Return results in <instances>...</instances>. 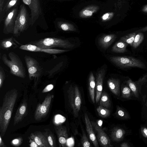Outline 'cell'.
<instances>
[{"label": "cell", "instance_id": "cell-28", "mask_svg": "<svg viewBox=\"0 0 147 147\" xmlns=\"http://www.w3.org/2000/svg\"><path fill=\"white\" fill-rule=\"evenodd\" d=\"M19 0H8L3 7L1 12L0 13V22L3 20L4 16L6 12L11 7L16 5Z\"/></svg>", "mask_w": 147, "mask_h": 147}, {"label": "cell", "instance_id": "cell-31", "mask_svg": "<svg viewBox=\"0 0 147 147\" xmlns=\"http://www.w3.org/2000/svg\"><path fill=\"white\" fill-rule=\"evenodd\" d=\"M58 27L65 31H75L76 29L72 24L67 22H59L57 23Z\"/></svg>", "mask_w": 147, "mask_h": 147}, {"label": "cell", "instance_id": "cell-7", "mask_svg": "<svg viewBox=\"0 0 147 147\" xmlns=\"http://www.w3.org/2000/svg\"><path fill=\"white\" fill-rule=\"evenodd\" d=\"M68 102L74 116H78L82 103V97L78 87L71 86L67 91Z\"/></svg>", "mask_w": 147, "mask_h": 147}, {"label": "cell", "instance_id": "cell-17", "mask_svg": "<svg viewBox=\"0 0 147 147\" xmlns=\"http://www.w3.org/2000/svg\"><path fill=\"white\" fill-rule=\"evenodd\" d=\"M34 141L39 147H50L47 140L43 133L36 131L31 133L29 137Z\"/></svg>", "mask_w": 147, "mask_h": 147}, {"label": "cell", "instance_id": "cell-25", "mask_svg": "<svg viewBox=\"0 0 147 147\" xmlns=\"http://www.w3.org/2000/svg\"><path fill=\"white\" fill-rule=\"evenodd\" d=\"M116 118L123 120H128L131 118L130 115L127 110L123 107L117 105L114 114Z\"/></svg>", "mask_w": 147, "mask_h": 147}, {"label": "cell", "instance_id": "cell-6", "mask_svg": "<svg viewBox=\"0 0 147 147\" xmlns=\"http://www.w3.org/2000/svg\"><path fill=\"white\" fill-rule=\"evenodd\" d=\"M111 61L122 68L137 67L142 69L146 68L145 64L136 58L127 56H113L110 57Z\"/></svg>", "mask_w": 147, "mask_h": 147}, {"label": "cell", "instance_id": "cell-20", "mask_svg": "<svg viewBox=\"0 0 147 147\" xmlns=\"http://www.w3.org/2000/svg\"><path fill=\"white\" fill-rule=\"evenodd\" d=\"M121 81L117 78H111L107 81L109 88L116 96L120 97L121 94Z\"/></svg>", "mask_w": 147, "mask_h": 147}, {"label": "cell", "instance_id": "cell-36", "mask_svg": "<svg viewBox=\"0 0 147 147\" xmlns=\"http://www.w3.org/2000/svg\"><path fill=\"white\" fill-rule=\"evenodd\" d=\"M99 115L102 118H106L109 116L110 112L108 109L99 105L96 109Z\"/></svg>", "mask_w": 147, "mask_h": 147}, {"label": "cell", "instance_id": "cell-32", "mask_svg": "<svg viewBox=\"0 0 147 147\" xmlns=\"http://www.w3.org/2000/svg\"><path fill=\"white\" fill-rule=\"evenodd\" d=\"M140 138L147 144V125L146 124L140 125L139 129Z\"/></svg>", "mask_w": 147, "mask_h": 147}, {"label": "cell", "instance_id": "cell-10", "mask_svg": "<svg viewBox=\"0 0 147 147\" xmlns=\"http://www.w3.org/2000/svg\"><path fill=\"white\" fill-rule=\"evenodd\" d=\"M18 7L11 9L5 17L4 22L3 33L5 34L13 33L18 12Z\"/></svg>", "mask_w": 147, "mask_h": 147}, {"label": "cell", "instance_id": "cell-44", "mask_svg": "<svg viewBox=\"0 0 147 147\" xmlns=\"http://www.w3.org/2000/svg\"><path fill=\"white\" fill-rule=\"evenodd\" d=\"M5 0H0V13H1L3 7Z\"/></svg>", "mask_w": 147, "mask_h": 147}, {"label": "cell", "instance_id": "cell-47", "mask_svg": "<svg viewBox=\"0 0 147 147\" xmlns=\"http://www.w3.org/2000/svg\"><path fill=\"white\" fill-rule=\"evenodd\" d=\"M142 11L143 12L147 13V5L144 6L142 9Z\"/></svg>", "mask_w": 147, "mask_h": 147}, {"label": "cell", "instance_id": "cell-15", "mask_svg": "<svg viewBox=\"0 0 147 147\" xmlns=\"http://www.w3.org/2000/svg\"><path fill=\"white\" fill-rule=\"evenodd\" d=\"M105 73L104 69L99 71L96 74L95 97V101L98 103L99 101L102 90L103 83Z\"/></svg>", "mask_w": 147, "mask_h": 147}, {"label": "cell", "instance_id": "cell-3", "mask_svg": "<svg viewBox=\"0 0 147 147\" xmlns=\"http://www.w3.org/2000/svg\"><path fill=\"white\" fill-rule=\"evenodd\" d=\"M124 82L131 89L136 100L143 102L147 96V76H144L135 82L129 79Z\"/></svg>", "mask_w": 147, "mask_h": 147}, {"label": "cell", "instance_id": "cell-45", "mask_svg": "<svg viewBox=\"0 0 147 147\" xmlns=\"http://www.w3.org/2000/svg\"><path fill=\"white\" fill-rule=\"evenodd\" d=\"M6 147V146L3 142L1 138V136L0 135V147Z\"/></svg>", "mask_w": 147, "mask_h": 147}, {"label": "cell", "instance_id": "cell-40", "mask_svg": "<svg viewBox=\"0 0 147 147\" xmlns=\"http://www.w3.org/2000/svg\"><path fill=\"white\" fill-rule=\"evenodd\" d=\"M23 140L21 137H18L13 140L11 142V144L15 146H19L21 145Z\"/></svg>", "mask_w": 147, "mask_h": 147}, {"label": "cell", "instance_id": "cell-42", "mask_svg": "<svg viewBox=\"0 0 147 147\" xmlns=\"http://www.w3.org/2000/svg\"><path fill=\"white\" fill-rule=\"evenodd\" d=\"M133 146V144L128 141L123 142L120 145V146L121 147H131Z\"/></svg>", "mask_w": 147, "mask_h": 147}, {"label": "cell", "instance_id": "cell-9", "mask_svg": "<svg viewBox=\"0 0 147 147\" xmlns=\"http://www.w3.org/2000/svg\"><path fill=\"white\" fill-rule=\"evenodd\" d=\"M52 97V95L48 94L43 102L37 105L34 114L36 120L40 121L47 115L49 112Z\"/></svg>", "mask_w": 147, "mask_h": 147}, {"label": "cell", "instance_id": "cell-1", "mask_svg": "<svg viewBox=\"0 0 147 147\" xmlns=\"http://www.w3.org/2000/svg\"><path fill=\"white\" fill-rule=\"evenodd\" d=\"M18 95L17 90L14 89L7 92L0 107V135L3 136L7 129Z\"/></svg>", "mask_w": 147, "mask_h": 147}, {"label": "cell", "instance_id": "cell-27", "mask_svg": "<svg viewBox=\"0 0 147 147\" xmlns=\"http://www.w3.org/2000/svg\"><path fill=\"white\" fill-rule=\"evenodd\" d=\"M128 45V44L120 40L113 46L111 51L114 53H123L126 51Z\"/></svg>", "mask_w": 147, "mask_h": 147}, {"label": "cell", "instance_id": "cell-22", "mask_svg": "<svg viewBox=\"0 0 147 147\" xmlns=\"http://www.w3.org/2000/svg\"><path fill=\"white\" fill-rule=\"evenodd\" d=\"M21 44L13 37H11L1 40L0 47L4 50L14 49L18 47Z\"/></svg>", "mask_w": 147, "mask_h": 147}, {"label": "cell", "instance_id": "cell-19", "mask_svg": "<svg viewBox=\"0 0 147 147\" xmlns=\"http://www.w3.org/2000/svg\"><path fill=\"white\" fill-rule=\"evenodd\" d=\"M84 118L87 132L89 138L95 147H98V143L93 130V126L86 113L84 114Z\"/></svg>", "mask_w": 147, "mask_h": 147}, {"label": "cell", "instance_id": "cell-37", "mask_svg": "<svg viewBox=\"0 0 147 147\" xmlns=\"http://www.w3.org/2000/svg\"><path fill=\"white\" fill-rule=\"evenodd\" d=\"M81 142L82 146L84 147L90 146V143L84 131H83V134L82 137Z\"/></svg>", "mask_w": 147, "mask_h": 147}, {"label": "cell", "instance_id": "cell-29", "mask_svg": "<svg viewBox=\"0 0 147 147\" xmlns=\"http://www.w3.org/2000/svg\"><path fill=\"white\" fill-rule=\"evenodd\" d=\"M100 105L108 109L111 106V102L109 96L105 92H102L100 102Z\"/></svg>", "mask_w": 147, "mask_h": 147}, {"label": "cell", "instance_id": "cell-4", "mask_svg": "<svg viewBox=\"0 0 147 147\" xmlns=\"http://www.w3.org/2000/svg\"><path fill=\"white\" fill-rule=\"evenodd\" d=\"M29 44L35 45L43 48L52 49L56 47L71 49L75 45L68 40L56 38H47L31 42Z\"/></svg>", "mask_w": 147, "mask_h": 147}, {"label": "cell", "instance_id": "cell-8", "mask_svg": "<svg viewBox=\"0 0 147 147\" xmlns=\"http://www.w3.org/2000/svg\"><path fill=\"white\" fill-rule=\"evenodd\" d=\"M30 80L34 79L36 84L42 73V68L36 60L30 56L26 55L24 57Z\"/></svg>", "mask_w": 147, "mask_h": 147}, {"label": "cell", "instance_id": "cell-38", "mask_svg": "<svg viewBox=\"0 0 147 147\" xmlns=\"http://www.w3.org/2000/svg\"><path fill=\"white\" fill-rule=\"evenodd\" d=\"M114 15V13L113 12L107 13L102 15L101 18L102 21H107L111 19L113 17Z\"/></svg>", "mask_w": 147, "mask_h": 147}, {"label": "cell", "instance_id": "cell-46", "mask_svg": "<svg viewBox=\"0 0 147 147\" xmlns=\"http://www.w3.org/2000/svg\"><path fill=\"white\" fill-rule=\"evenodd\" d=\"M147 31V26L140 29L137 31L139 32H144Z\"/></svg>", "mask_w": 147, "mask_h": 147}, {"label": "cell", "instance_id": "cell-43", "mask_svg": "<svg viewBox=\"0 0 147 147\" xmlns=\"http://www.w3.org/2000/svg\"><path fill=\"white\" fill-rule=\"evenodd\" d=\"M29 146L31 147H39L37 144L33 140L29 138Z\"/></svg>", "mask_w": 147, "mask_h": 147}, {"label": "cell", "instance_id": "cell-2", "mask_svg": "<svg viewBox=\"0 0 147 147\" xmlns=\"http://www.w3.org/2000/svg\"><path fill=\"white\" fill-rule=\"evenodd\" d=\"M8 59L5 53L2 56L1 59L4 64L10 69L13 75L23 78L26 77V71L23 63L19 57L13 52L8 54Z\"/></svg>", "mask_w": 147, "mask_h": 147}, {"label": "cell", "instance_id": "cell-39", "mask_svg": "<svg viewBox=\"0 0 147 147\" xmlns=\"http://www.w3.org/2000/svg\"><path fill=\"white\" fill-rule=\"evenodd\" d=\"M5 71L3 68L0 67V88L2 87L5 79Z\"/></svg>", "mask_w": 147, "mask_h": 147}, {"label": "cell", "instance_id": "cell-16", "mask_svg": "<svg viewBox=\"0 0 147 147\" xmlns=\"http://www.w3.org/2000/svg\"><path fill=\"white\" fill-rule=\"evenodd\" d=\"M54 128L58 137L59 146L62 147L67 146L68 135L66 127L59 125L55 126Z\"/></svg>", "mask_w": 147, "mask_h": 147}, {"label": "cell", "instance_id": "cell-34", "mask_svg": "<svg viewBox=\"0 0 147 147\" xmlns=\"http://www.w3.org/2000/svg\"><path fill=\"white\" fill-rule=\"evenodd\" d=\"M136 34L135 32L129 34L121 37L120 40L132 46Z\"/></svg>", "mask_w": 147, "mask_h": 147}, {"label": "cell", "instance_id": "cell-18", "mask_svg": "<svg viewBox=\"0 0 147 147\" xmlns=\"http://www.w3.org/2000/svg\"><path fill=\"white\" fill-rule=\"evenodd\" d=\"M27 103L24 100L20 105L16 112L13 121V125H15L21 121L27 113Z\"/></svg>", "mask_w": 147, "mask_h": 147}, {"label": "cell", "instance_id": "cell-11", "mask_svg": "<svg viewBox=\"0 0 147 147\" xmlns=\"http://www.w3.org/2000/svg\"><path fill=\"white\" fill-rule=\"evenodd\" d=\"M31 10V25L32 26L42 14L39 0H22Z\"/></svg>", "mask_w": 147, "mask_h": 147}, {"label": "cell", "instance_id": "cell-35", "mask_svg": "<svg viewBox=\"0 0 147 147\" xmlns=\"http://www.w3.org/2000/svg\"><path fill=\"white\" fill-rule=\"evenodd\" d=\"M144 37L142 32L138 33L135 37L132 47L135 49L137 48L143 40Z\"/></svg>", "mask_w": 147, "mask_h": 147}, {"label": "cell", "instance_id": "cell-13", "mask_svg": "<svg viewBox=\"0 0 147 147\" xmlns=\"http://www.w3.org/2000/svg\"><path fill=\"white\" fill-rule=\"evenodd\" d=\"M19 49L22 50L30 51L43 52L49 54H59L67 52L69 51V50L43 48L29 44L21 45Z\"/></svg>", "mask_w": 147, "mask_h": 147}, {"label": "cell", "instance_id": "cell-12", "mask_svg": "<svg viewBox=\"0 0 147 147\" xmlns=\"http://www.w3.org/2000/svg\"><path fill=\"white\" fill-rule=\"evenodd\" d=\"M132 130L125 126H117L112 130L110 137L114 142H119L122 141L126 136L131 135Z\"/></svg>", "mask_w": 147, "mask_h": 147}, {"label": "cell", "instance_id": "cell-14", "mask_svg": "<svg viewBox=\"0 0 147 147\" xmlns=\"http://www.w3.org/2000/svg\"><path fill=\"white\" fill-rule=\"evenodd\" d=\"M91 122L96 132L98 141L101 146L104 147L113 146L110 138L102 129L95 122L92 121Z\"/></svg>", "mask_w": 147, "mask_h": 147}, {"label": "cell", "instance_id": "cell-5", "mask_svg": "<svg viewBox=\"0 0 147 147\" xmlns=\"http://www.w3.org/2000/svg\"><path fill=\"white\" fill-rule=\"evenodd\" d=\"M30 25L31 19L25 6L22 4L20 6L19 13L17 16L14 27L13 34L18 37L26 30Z\"/></svg>", "mask_w": 147, "mask_h": 147}, {"label": "cell", "instance_id": "cell-21", "mask_svg": "<svg viewBox=\"0 0 147 147\" xmlns=\"http://www.w3.org/2000/svg\"><path fill=\"white\" fill-rule=\"evenodd\" d=\"M117 37V36L114 34L104 35L99 38L98 43L102 48L107 49L115 41Z\"/></svg>", "mask_w": 147, "mask_h": 147}, {"label": "cell", "instance_id": "cell-24", "mask_svg": "<svg viewBox=\"0 0 147 147\" xmlns=\"http://www.w3.org/2000/svg\"><path fill=\"white\" fill-rule=\"evenodd\" d=\"M99 9V6L95 5L88 6L82 10L79 13V16L82 18H89L96 12Z\"/></svg>", "mask_w": 147, "mask_h": 147}, {"label": "cell", "instance_id": "cell-33", "mask_svg": "<svg viewBox=\"0 0 147 147\" xmlns=\"http://www.w3.org/2000/svg\"><path fill=\"white\" fill-rule=\"evenodd\" d=\"M142 105L141 111V119L142 121L147 125V96Z\"/></svg>", "mask_w": 147, "mask_h": 147}, {"label": "cell", "instance_id": "cell-26", "mask_svg": "<svg viewBox=\"0 0 147 147\" xmlns=\"http://www.w3.org/2000/svg\"><path fill=\"white\" fill-rule=\"evenodd\" d=\"M96 83L95 79L92 72H90L89 74L88 82V90L91 99L93 103L95 102V90Z\"/></svg>", "mask_w": 147, "mask_h": 147}, {"label": "cell", "instance_id": "cell-23", "mask_svg": "<svg viewBox=\"0 0 147 147\" xmlns=\"http://www.w3.org/2000/svg\"><path fill=\"white\" fill-rule=\"evenodd\" d=\"M120 97L124 100H136L134 95L129 86L125 82L121 85Z\"/></svg>", "mask_w": 147, "mask_h": 147}, {"label": "cell", "instance_id": "cell-30", "mask_svg": "<svg viewBox=\"0 0 147 147\" xmlns=\"http://www.w3.org/2000/svg\"><path fill=\"white\" fill-rule=\"evenodd\" d=\"M44 134L46 137L50 147H56V144L55 136L52 131L49 129H45Z\"/></svg>", "mask_w": 147, "mask_h": 147}, {"label": "cell", "instance_id": "cell-41", "mask_svg": "<svg viewBox=\"0 0 147 147\" xmlns=\"http://www.w3.org/2000/svg\"><path fill=\"white\" fill-rule=\"evenodd\" d=\"M54 86L52 84L47 85L42 91V93H45L48 92L51 90L53 88Z\"/></svg>", "mask_w": 147, "mask_h": 147}]
</instances>
